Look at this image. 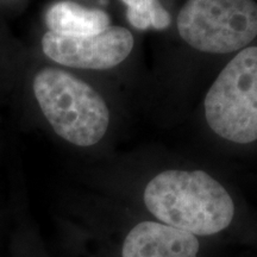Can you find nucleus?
Returning a JSON list of instances; mask_svg holds the SVG:
<instances>
[{
  "mask_svg": "<svg viewBox=\"0 0 257 257\" xmlns=\"http://www.w3.org/2000/svg\"><path fill=\"white\" fill-rule=\"evenodd\" d=\"M34 93L44 117L63 140L91 147L110 123L107 105L88 83L57 68H46L34 80Z\"/></svg>",
  "mask_w": 257,
  "mask_h": 257,
  "instance_id": "obj_2",
  "label": "nucleus"
},
{
  "mask_svg": "<svg viewBox=\"0 0 257 257\" xmlns=\"http://www.w3.org/2000/svg\"><path fill=\"white\" fill-rule=\"evenodd\" d=\"M126 6L128 23L138 30H163L170 25L172 18L159 0H120Z\"/></svg>",
  "mask_w": 257,
  "mask_h": 257,
  "instance_id": "obj_8",
  "label": "nucleus"
},
{
  "mask_svg": "<svg viewBox=\"0 0 257 257\" xmlns=\"http://www.w3.org/2000/svg\"><path fill=\"white\" fill-rule=\"evenodd\" d=\"M148 211L163 224L195 236L226 229L234 205L223 186L202 170H165L144 189Z\"/></svg>",
  "mask_w": 257,
  "mask_h": 257,
  "instance_id": "obj_1",
  "label": "nucleus"
},
{
  "mask_svg": "<svg viewBox=\"0 0 257 257\" xmlns=\"http://www.w3.org/2000/svg\"><path fill=\"white\" fill-rule=\"evenodd\" d=\"M195 234L155 221L137 224L125 237L123 257H197Z\"/></svg>",
  "mask_w": 257,
  "mask_h": 257,
  "instance_id": "obj_6",
  "label": "nucleus"
},
{
  "mask_svg": "<svg viewBox=\"0 0 257 257\" xmlns=\"http://www.w3.org/2000/svg\"><path fill=\"white\" fill-rule=\"evenodd\" d=\"M180 36L210 54L243 49L257 36L253 0H187L178 16Z\"/></svg>",
  "mask_w": 257,
  "mask_h": 257,
  "instance_id": "obj_4",
  "label": "nucleus"
},
{
  "mask_svg": "<svg viewBox=\"0 0 257 257\" xmlns=\"http://www.w3.org/2000/svg\"><path fill=\"white\" fill-rule=\"evenodd\" d=\"M205 117L214 134L233 143L257 140V47L240 50L212 83Z\"/></svg>",
  "mask_w": 257,
  "mask_h": 257,
  "instance_id": "obj_3",
  "label": "nucleus"
},
{
  "mask_svg": "<svg viewBox=\"0 0 257 257\" xmlns=\"http://www.w3.org/2000/svg\"><path fill=\"white\" fill-rule=\"evenodd\" d=\"M47 27L50 32L66 36H83L104 31L110 27V17L96 9H86L73 2H60L48 10Z\"/></svg>",
  "mask_w": 257,
  "mask_h": 257,
  "instance_id": "obj_7",
  "label": "nucleus"
},
{
  "mask_svg": "<svg viewBox=\"0 0 257 257\" xmlns=\"http://www.w3.org/2000/svg\"><path fill=\"white\" fill-rule=\"evenodd\" d=\"M134 36L127 29L108 27L83 36H66L48 31L42 38L43 53L55 62L82 69H110L130 55Z\"/></svg>",
  "mask_w": 257,
  "mask_h": 257,
  "instance_id": "obj_5",
  "label": "nucleus"
}]
</instances>
